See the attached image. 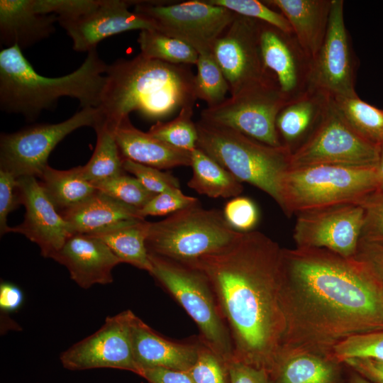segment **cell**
<instances>
[{"label": "cell", "instance_id": "d6a6232c", "mask_svg": "<svg viewBox=\"0 0 383 383\" xmlns=\"http://www.w3.org/2000/svg\"><path fill=\"white\" fill-rule=\"evenodd\" d=\"M140 54L175 65H196L199 52L187 43L157 30H140L138 38Z\"/></svg>", "mask_w": 383, "mask_h": 383}, {"label": "cell", "instance_id": "5b68a950", "mask_svg": "<svg viewBox=\"0 0 383 383\" xmlns=\"http://www.w3.org/2000/svg\"><path fill=\"white\" fill-rule=\"evenodd\" d=\"M196 148L228 170L238 181L256 187L281 205L282 183L290 169L292 152L274 147L233 129L199 121Z\"/></svg>", "mask_w": 383, "mask_h": 383}, {"label": "cell", "instance_id": "ac0fdd59", "mask_svg": "<svg viewBox=\"0 0 383 383\" xmlns=\"http://www.w3.org/2000/svg\"><path fill=\"white\" fill-rule=\"evenodd\" d=\"M137 1L101 0L91 11L74 18H57V23L72 39L75 51L88 52L96 50L97 45L104 39L118 33L133 30H157L152 20L129 10Z\"/></svg>", "mask_w": 383, "mask_h": 383}, {"label": "cell", "instance_id": "816d5d0a", "mask_svg": "<svg viewBox=\"0 0 383 383\" xmlns=\"http://www.w3.org/2000/svg\"><path fill=\"white\" fill-rule=\"evenodd\" d=\"M379 162L376 168L377 177V190H383V140L379 146Z\"/></svg>", "mask_w": 383, "mask_h": 383}, {"label": "cell", "instance_id": "60d3db41", "mask_svg": "<svg viewBox=\"0 0 383 383\" xmlns=\"http://www.w3.org/2000/svg\"><path fill=\"white\" fill-rule=\"evenodd\" d=\"M359 204L365 218L360 240L383 244V190H376Z\"/></svg>", "mask_w": 383, "mask_h": 383}, {"label": "cell", "instance_id": "836d02e7", "mask_svg": "<svg viewBox=\"0 0 383 383\" xmlns=\"http://www.w3.org/2000/svg\"><path fill=\"white\" fill-rule=\"evenodd\" d=\"M197 73L194 77L196 99L204 101L207 107L216 106L226 98L229 85L211 52L199 53Z\"/></svg>", "mask_w": 383, "mask_h": 383}, {"label": "cell", "instance_id": "e0dca14e", "mask_svg": "<svg viewBox=\"0 0 383 383\" xmlns=\"http://www.w3.org/2000/svg\"><path fill=\"white\" fill-rule=\"evenodd\" d=\"M260 46L264 68L273 75L287 101L311 89L313 60L293 33L260 21Z\"/></svg>", "mask_w": 383, "mask_h": 383}, {"label": "cell", "instance_id": "5bb4252c", "mask_svg": "<svg viewBox=\"0 0 383 383\" xmlns=\"http://www.w3.org/2000/svg\"><path fill=\"white\" fill-rule=\"evenodd\" d=\"M134 314L126 310L107 317L95 333L60 354L62 366L75 371L118 369L140 375V370L134 360L132 347L131 321Z\"/></svg>", "mask_w": 383, "mask_h": 383}, {"label": "cell", "instance_id": "ab89813d", "mask_svg": "<svg viewBox=\"0 0 383 383\" xmlns=\"http://www.w3.org/2000/svg\"><path fill=\"white\" fill-rule=\"evenodd\" d=\"M199 204L198 199L184 194L179 188H173L156 194L139 213L144 218L148 216L171 215Z\"/></svg>", "mask_w": 383, "mask_h": 383}, {"label": "cell", "instance_id": "2e32d148", "mask_svg": "<svg viewBox=\"0 0 383 383\" xmlns=\"http://www.w3.org/2000/svg\"><path fill=\"white\" fill-rule=\"evenodd\" d=\"M260 30V21L236 14L213 46L211 52L225 75L231 95L270 74L262 61Z\"/></svg>", "mask_w": 383, "mask_h": 383}, {"label": "cell", "instance_id": "f1b7e54d", "mask_svg": "<svg viewBox=\"0 0 383 383\" xmlns=\"http://www.w3.org/2000/svg\"><path fill=\"white\" fill-rule=\"evenodd\" d=\"M192 177L187 183L191 189L211 198L238 196L243 191L242 183L228 170L204 151H191Z\"/></svg>", "mask_w": 383, "mask_h": 383}, {"label": "cell", "instance_id": "7dc6e473", "mask_svg": "<svg viewBox=\"0 0 383 383\" xmlns=\"http://www.w3.org/2000/svg\"><path fill=\"white\" fill-rule=\"evenodd\" d=\"M231 383H273L269 373L235 360L228 362Z\"/></svg>", "mask_w": 383, "mask_h": 383}, {"label": "cell", "instance_id": "ee69618b", "mask_svg": "<svg viewBox=\"0 0 383 383\" xmlns=\"http://www.w3.org/2000/svg\"><path fill=\"white\" fill-rule=\"evenodd\" d=\"M101 0H33L34 11L41 14H54L57 18H74L84 14Z\"/></svg>", "mask_w": 383, "mask_h": 383}, {"label": "cell", "instance_id": "b9f144b4", "mask_svg": "<svg viewBox=\"0 0 383 383\" xmlns=\"http://www.w3.org/2000/svg\"><path fill=\"white\" fill-rule=\"evenodd\" d=\"M123 167L126 172L133 174L145 189L155 194L167 189L179 188L178 179L161 170L127 159L123 160Z\"/></svg>", "mask_w": 383, "mask_h": 383}, {"label": "cell", "instance_id": "f907efd6", "mask_svg": "<svg viewBox=\"0 0 383 383\" xmlns=\"http://www.w3.org/2000/svg\"><path fill=\"white\" fill-rule=\"evenodd\" d=\"M24 296L22 290L15 284L1 282L0 284V309L5 313L18 311L22 306Z\"/></svg>", "mask_w": 383, "mask_h": 383}, {"label": "cell", "instance_id": "f6af8a7d", "mask_svg": "<svg viewBox=\"0 0 383 383\" xmlns=\"http://www.w3.org/2000/svg\"><path fill=\"white\" fill-rule=\"evenodd\" d=\"M21 204L18 178L11 173L0 170V233L1 235L11 232L8 216Z\"/></svg>", "mask_w": 383, "mask_h": 383}, {"label": "cell", "instance_id": "7c38bea8", "mask_svg": "<svg viewBox=\"0 0 383 383\" xmlns=\"http://www.w3.org/2000/svg\"><path fill=\"white\" fill-rule=\"evenodd\" d=\"M134 11L152 20L157 30L187 43L199 53L211 52L236 15L207 0L138 1Z\"/></svg>", "mask_w": 383, "mask_h": 383}, {"label": "cell", "instance_id": "c3c4849f", "mask_svg": "<svg viewBox=\"0 0 383 383\" xmlns=\"http://www.w3.org/2000/svg\"><path fill=\"white\" fill-rule=\"evenodd\" d=\"M370 382L383 383V359L352 357L343 362Z\"/></svg>", "mask_w": 383, "mask_h": 383}, {"label": "cell", "instance_id": "681fc988", "mask_svg": "<svg viewBox=\"0 0 383 383\" xmlns=\"http://www.w3.org/2000/svg\"><path fill=\"white\" fill-rule=\"evenodd\" d=\"M140 377L148 383H195L187 371L162 367L143 369Z\"/></svg>", "mask_w": 383, "mask_h": 383}, {"label": "cell", "instance_id": "d4e9b609", "mask_svg": "<svg viewBox=\"0 0 383 383\" xmlns=\"http://www.w3.org/2000/svg\"><path fill=\"white\" fill-rule=\"evenodd\" d=\"M277 8L289 23L299 44L313 60L326 34L332 0L263 1Z\"/></svg>", "mask_w": 383, "mask_h": 383}, {"label": "cell", "instance_id": "8d00e7d4", "mask_svg": "<svg viewBox=\"0 0 383 383\" xmlns=\"http://www.w3.org/2000/svg\"><path fill=\"white\" fill-rule=\"evenodd\" d=\"M352 357L383 359V330L348 337L334 346L331 355L339 364Z\"/></svg>", "mask_w": 383, "mask_h": 383}, {"label": "cell", "instance_id": "f5cc1de1", "mask_svg": "<svg viewBox=\"0 0 383 383\" xmlns=\"http://www.w3.org/2000/svg\"><path fill=\"white\" fill-rule=\"evenodd\" d=\"M348 383H372L365 377H362L357 372L353 373L348 381Z\"/></svg>", "mask_w": 383, "mask_h": 383}, {"label": "cell", "instance_id": "7a4b0ae2", "mask_svg": "<svg viewBox=\"0 0 383 383\" xmlns=\"http://www.w3.org/2000/svg\"><path fill=\"white\" fill-rule=\"evenodd\" d=\"M184 264L207 279L229 331L233 360L270 374L286 331L282 248L251 231L221 251Z\"/></svg>", "mask_w": 383, "mask_h": 383}, {"label": "cell", "instance_id": "603a6c76", "mask_svg": "<svg viewBox=\"0 0 383 383\" xmlns=\"http://www.w3.org/2000/svg\"><path fill=\"white\" fill-rule=\"evenodd\" d=\"M114 135L123 159L159 170L191 166V152L174 148L135 128L129 118L123 119L114 130Z\"/></svg>", "mask_w": 383, "mask_h": 383}, {"label": "cell", "instance_id": "52a82bcc", "mask_svg": "<svg viewBox=\"0 0 383 383\" xmlns=\"http://www.w3.org/2000/svg\"><path fill=\"white\" fill-rule=\"evenodd\" d=\"M377 187L376 168L331 165L290 168L282 179L279 207L290 217L307 210L359 203Z\"/></svg>", "mask_w": 383, "mask_h": 383}, {"label": "cell", "instance_id": "9a60e30c", "mask_svg": "<svg viewBox=\"0 0 383 383\" xmlns=\"http://www.w3.org/2000/svg\"><path fill=\"white\" fill-rule=\"evenodd\" d=\"M357 66L344 21V1L332 0L325 39L313 59L311 89L331 98L356 96Z\"/></svg>", "mask_w": 383, "mask_h": 383}, {"label": "cell", "instance_id": "277c9868", "mask_svg": "<svg viewBox=\"0 0 383 383\" xmlns=\"http://www.w3.org/2000/svg\"><path fill=\"white\" fill-rule=\"evenodd\" d=\"M107 65L96 50L83 63L59 77L38 74L16 45L0 52V109L34 121L44 110L53 109L65 96L76 99L82 108L99 107Z\"/></svg>", "mask_w": 383, "mask_h": 383}, {"label": "cell", "instance_id": "cb8c5ba5", "mask_svg": "<svg viewBox=\"0 0 383 383\" xmlns=\"http://www.w3.org/2000/svg\"><path fill=\"white\" fill-rule=\"evenodd\" d=\"M61 215L72 234L92 235L145 219L138 209L98 190L85 201Z\"/></svg>", "mask_w": 383, "mask_h": 383}, {"label": "cell", "instance_id": "d590c367", "mask_svg": "<svg viewBox=\"0 0 383 383\" xmlns=\"http://www.w3.org/2000/svg\"><path fill=\"white\" fill-rule=\"evenodd\" d=\"M91 184L98 191L138 210L155 195L126 172Z\"/></svg>", "mask_w": 383, "mask_h": 383}, {"label": "cell", "instance_id": "8992f818", "mask_svg": "<svg viewBox=\"0 0 383 383\" xmlns=\"http://www.w3.org/2000/svg\"><path fill=\"white\" fill-rule=\"evenodd\" d=\"M241 233L228 223L223 212L199 204L162 221H148L145 244L149 253L188 263L228 248Z\"/></svg>", "mask_w": 383, "mask_h": 383}, {"label": "cell", "instance_id": "f35d334b", "mask_svg": "<svg viewBox=\"0 0 383 383\" xmlns=\"http://www.w3.org/2000/svg\"><path fill=\"white\" fill-rule=\"evenodd\" d=\"M187 372L195 383H231L228 362L201 340L197 359Z\"/></svg>", "mask_w": 383, "mask_h": 383}, {"label": "cell", "instance_id": "4316f807", "mask_svg": "<svg viewBox=\"0 0 383 383\" xmlns=\"http://www.w3.org/2000/svg\"><path fill=\"white\" fill-rule=\"evenodd\" d=\"M273 383H340V364L318 354L280 352L270 374Z\"/></svg>", "mask_w": 383, "mask_h": 383}, {"label": "cell", "instance_id": "d6986e66", "mask_svg": "<svg viewBox=\"0 0 383 383\" xmlns=\"http://www.w3.org/2000/svg\"><path fill=\"white\" fill-rule=\"evenodd\" d=\"M18 187L26 213L23 221L11 232L25 235L38 245L43 257L52 258L73 235L70 226L35 177H18Z\"/></svg>", "mask_w": 383, "mask_h": 383}, {"label": "cell", "instance_id": "7402d4cb", "mask_svg": "<svg viewBox=\"0 0 383 383\" xmlns=\"http://www.w3.org/2000/svg\"><path fill=\"white\" fill-rule=\"evenodd\" d=\"M57 16L34 11L33 0L0 1V43L21 50L49 38L56 30Z\"/></svg>", "mask_w": 383, "mask_h": 383}, {"label": "cell", "instance_id": "484cf974", "mask_svg": "<svg viewBox=\"0 0 383 383\" xmlns=\"http://www.w3.org/2000/svg\"><path fill=\"white\" fill-rule=\"evenodd\" d=\"M330 100L326 94L311 89L287 101L276 119V129L282 145L293 152L303 144L321 120Z\"/></svg>", "mask_w": 383, "mask_h": 383}, {"label": "cell", "instance_id": "44dd1931", "mask_svg": "<svg viewBox=\"0 0 383 383\" xmlns=\"http://www.w3.org/2000/svg\"><path fill=\"white\" fill-rule=\"evenodd\" d=\"M131 338L133 357L140 373L143 369L153 367L188 371L198 357L199 338L189 343L168 340L135 314L131 321Z\"/></svg>", "mask_w": 383, "mask_h": 383}, {"label": "cell", "instance_id": "bcb514c9", "mask_svg": "<svg viewBox=\"0 0 383 383\" xmlns=\"http://www.w3.org/2000/svg\"><path fill=\"white\" fill-rule=\"evenodd\" d=\"M353 257L383 285V244L360 240Z\"/></svg>", "mask_w": 383, "mask_h": 383}, {"label": "cell", "instance_id": "db71d44e", "mask_svg": "<svg viewBox=\"0 0 383 383\" xmlns=\"http://www.w3.org/2000/svg\"><path fill=\"white\" fill-rule=\"evenodd\" d=\"M382 299H383V285H382Z\"/></svg>", "mask_w": 383, "mask_h": 383}, {"label": "cell", "instance_id": "8fae6325", "mask_svg": "<svg viewBox=\"0 0 383 383\" xmlns=\"http://www.w3.org/2000/svg\"><path fill=\"white\" fill-rule=\"evenodd\" d=\"M379 147L355 132L335 107L331 97L317 126L292 152L290 168L318 165L377 168Z\"/></svg>", "mask_w": 383, "mask_h": 383}, {"label": "cell", "instance_id": "74e56055", "mask_svg": "<svg viewBox=\"0 0 383 383\" xmlns=\"http://www.w3.org/2000/svg\"><path fill=\"white\" fill-rule=\"evenodd\" d=\"M209 3L226 8L235 14L257 20L286 33H293L287 18L280 12L257 0H207Z\"/></svg>", "mask_w": 383, "mask_h": 383}, {"label": "cell", "instance_id": "9c48e42d", "mask_svg": "<svg viewBox=\"0 0 383 383\" xmlns=\"http://www.w3.org/2000/svg\"><path fill=\"white\" fill-rule=\"evenodd\" d=\"M287 102L272 74L249 84L221 103L206 107L201 121L229 128L266 145L282 146L277 116Z\"/></svg>", "mask_w": 383, "mask_h": 383}, {"label": "cell", "instance_id": "4fadbf2b", "mask_svg": "<svg viewBox=\"0 0 383 383\" xmlns=\"http://www.w3.org/2000/svg\"><path fill=\"white\" fill-rule=\"evenodd\" d=\"M296 215L293 239L296 248H323L345 257H354L364 224L360 204L322 207Z\"/></svg>", "mask_w": 383, "mask_h": 383}, {"label": "cell", "instance_id": "e575fe53", "mask_svg": "<svg viewBox=\"0 0 383 383\" xmlns=\"http://www.w3.org/2000/svg\"><path fill=\"white\" fill-rule=\"evenodd\" d=\"M193 106L183 107L177 116L168 122L157 121L148 133L174 148L192 151L198 140L196 123L192 120Z\"/></svg>", "mask_w": 383, "mask_h": 383}, {"label": "cell", "instance_id": "ffe728a7", "mask_svg": "<svg viewBox=\"0 0 383 383\" xmlns=\"http://www.w3.org/2000/svg\"><path fill=\"white\" fill-rule=\"evenodd\" d=\"M52 259L64 265L70 278L83 289L112 283V270L121 263L101 239L80 233L70 237Z\"/></svg>", "mask_w": 383, "mask_h": 383}, {"label": "cell", "instance_id": "6da1fadb", "mask_svg": "<svg viewBox=\"0 0 383 383\" xmlns=\"http://www.w3.org/2000/svg\"><path fill=\"white\" fill-rule=\"evenodd\" d=\"M282 269L280 352L331 358L347 338L383 330L382 284L354 257L323 248H282Z\"/></svg>", "mask_w": 383, "mask_h": 383}, {"label": "cell", "instance_id": "1f68e13d", "mask_svg": "<svg viewBox=\"0 0 383 383\" xmlns=\"http://www.w3.org/2000/svg\"><path fill=\"white\" fill-rule=\"evenodd\" d=\"M96 144L91 157L82 166L84 177L91 183L106 179L125 172L123 159L114 135V129L104 121L95 129Z\"/></svg>", "mask_w": 383, "mask_h": 383}, {"label": "cell", "instance_id": "4dcf8cb0", "mask_svg": "<svg viewBox=\"0 0 383 383\" xmlns=\"http://www.w3.org/2000/svg\"><path fill=\"white\" fill-rule=\"evenodd\" d=\"M332 101L350 126L360 136L379 146L383 140V109L354 96H335Z\"/></svg>", "mask_w": 383, "mask_h": 383}, {"label": "cell", "instance_id": "30bf717a", "mask_svg": "<svg viewBox=\"0 0 383 383\" xmlns=\"http://www.w3.org/2000/svg\"><path fill=\"white\" fill-rule=\"evenodd\" d=\"M104 118L96 107H84L57 123H36L0 136V170L16 177H40L48 165V159L55 146L74 131L84 126L94 130Z\"/></svg>", "mask_w": 383, "mask_h": 383}, {"label": "cell", "instance_id": "83f0119b", "mask_svg": "<svg viewBox=\"0 0 383 383\" xmlns=\"http://www.w3.org/2000/svg\"><path fill=\"white\" fill-rule=\"evenodd\" d=\"M39 179L46 194L60 214L81 204L97 192L84 177L82 166L59 170L48 165Z\"/></svg>", "mask_w": 383, "mask_h": 383}, {"label": "cell", "instance_id": "f546056e", "mask_svg": "<svg viewBox=\"0 0 383 383\" xmlns=\"http://www.w3.org/2000/svg\"><path fill=\"white\" fill-rule=\"evenodd\" d=\"M147 223L145 219L133 221L94 236L101 239L121 262L150 273L152 265L145 244Z\"/></svg>", "mask_w": 383, "mask_h": 383}, {"label": "cell", "instance_id": "ba28073f", "mask_svg": "<svg viewBox=\"0 0 383 383\" xmlns=\"http://www.w3.org/2000/svg\"><path fill=\"white\" fill-rule=\"evenodd\" d=\"M149 257L150 274L193 319L201 342L226 362L233 360L229 331L204 275L184 263L151 253Z\"/></svg>", "mask_w": 383, "mask_h": 383}, {"label": "cell", "instance_id": "3957f363", "mask_svg": "<svg viewBox=\"0 0 383 383\" xmlns=\"http://www.w3.org/2000/svg\"><path fill=\"white\" fill-rule=\"evenodd\" d=\"M194 77L189 65L150 59L139 53L108 65L99 106L104 122L113 129L131 112L160 121L194 106Z\"/></svg>", "mask_w": 383, "mask_h": 383}, {"label": "cell", "instance_id": "7bdbcfd3", "mask_svg": "<svg viewBox=\"0 0 383 383\" xmlns=\"http://www.w3.org/2000/svg\"><path fill=\"white\" fill-rule=\"evenodd\" d=\"M223 213L228 223L242 233L252 231L259 218L255 203L248 197L240 196L234 197L225 205Z\"/></svg>", "mask_w": 383, "mask_h": 383}]
</instances>
